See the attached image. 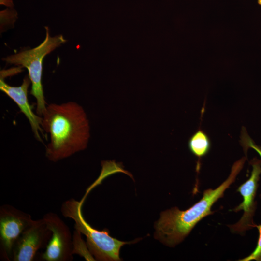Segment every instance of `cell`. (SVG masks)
Wrapping results in <instances>:
<instances>
[{
  "label": "cell",
  "mask_w": 261,
  "mask_h": 261,
  "mask_svg": "<svg viewBox=\"0 0 261 261\" xmlns=\"http://www.w3.org/2000/svg\"><path fill=\"white\" fill-rule=\"evenodd\" d=\"M258 3L261 6V0H257Z\"/></svg>",
  "instance_id": "cell-15"
},
{
  "label": "cell",
  "mask_w": 261,
  "mask_h": 261,
  "mask_svg": "<svg viewBox=\"0 0 261 261\" xmlns=\"http://www.w3.org/2000/svg\"><path fill=\"white\" fill-rule=\"evenodd\" d=\"M83 203L73 198L64 201L61 206V212L65 218L72 219L74 228L86 237V243L89 251L96 261H121L119 251L126 244L135 243L123 242L109 235L107 229L100 231L92 227L84 219L82 213Z\"/></svg>",
  "instance_id": "cell-3"
},
{
  "label": "cell",
  "mask_w": 261,
  "mask_h": 261,
  "mask_svg": "<svg viewBox=\"0 0 261 261\" xmlns=\"http://www.w3.org/2000/svg\"><path fill=\"white\" fill-rule=\"evenodd\" d=\"M0 4H4L9 7L13 6V3L12 0H0Z\"/></svg>",
  "instance_id": "cell-14"
},
{
  "label": "cell",
  "mask_w": 261,
  "mask_h": 261,
  "mask_svg": "<svg viewBox=\"0 0 261 261\" xmlns=\"http://www.w3.org/2000/svg\"><path fill=\"white\" fill-rule=\"evenodd\" d=\"M43 218L52 232V236L42 258L46 261H71L72 235L68 226L56 213L48 212Z\"/></svg>",
  "instance_id": "cell-7"
},
{
  "label": "cell",
  "mask_w": 261,
  "mask_h": 261,
  "mask_svg": "<svg viewBox=\"0 0 261 261\" xmlns=\"http://www.w3.org/2000/svg\"><path fill=\"white\" fill-rule=\"evenodd\" d=\"M250 164L252 167L250 177L237 189L243 200L238 206L230 210L235 213L243 211L242 217L237 223L228 225L233 233L243 234L254 228L256 224L253 217L257 205L255 198L261 174V160L255 157L251 160Z\"/></svg>",
  "instance_id": "cell-5"
},
{
  "label": "cell",
  "mask_w": 261,
  "mask_h": 261,
  "mask_svg": "<svg viewBox=\"0 0 261 261\" xmlns=\"http://www.w3.org/2000/svg\"><path fill=\"white\" fill-rule=\"evenodd\" d=\"M240 143L242 146L245 154L249 148L254 149L260 155L261 160V146L257 145L248 135L246 130H242ZM261 198V194H260Z\"/></svg>",
  "instance_id": "cell-12"
},
{
  "label": "cell",
  "mask_w": 261,
  "mask_h": 261,
  "mask_svg": "<svg viewBox=\"0 0 261 261\" xmlns=\"http://www.w3.org/2000/svg\"><path fill=\"white\" fill-rule=\"evenodd\" d=\"M31 216L9 204L0 207V256L12 260V250L16 239L33 222Z\"/></svg>",
  "instance_id": "cell-6"
},
{
  "label": "cell",
  "mask_w": 261,
  "mask_h": 261,
  "mask_svg": "<svg viewBox=\"0 0 261 261\" xmlns=\"http://www.w3.org/2000/svg\"><path fill=\"white\" fill-rule=\"evenodd\" d=\"M51 236L52 232L43 218L34 220L15 242L12 260L33 261L39 250L46 248Z\"/></svg>",
  "instance_id": "cell-8"
},
{
  "label": "cell",
  "mask_w": 261,
  "mask_h": 261,
  "mask_svg": "<svg viewBox=\"0 0 261 261\" xmlns=\"http://www.w3.org/2000/svg\"><path fill=\"white\" fill-rule=\"evenodd\" d=\"M188 147L190 151L200 159L208 153L211 147V142L207 134L199 129L189 138Z\"/></svg>",
  "instance_id": "cell-10"
},
{
  "label": "cell",
  "mask_w": 261,
  "mask_h": 261,
  "mask_svg": "<svg viewBox=\"0 0 261 261\" xmlns=\"http://www.w3.org/2000/svg\"><path fill=\"white\" fill-rule=\"evenodd\" d=\"M82 234L79 231L75 229L72 234V254H78L87 261L95 260L89 251L86 242L83 239Z\"/></svg>",
  "instance_id": "cell-11"
},
{
  "label": "cell",
  "mask_w": 261,
  "mask_h": 261,
  "mask_svg": "<svg viewBox=\"0 0 261 261\" xmlns=\"http://www.w3.org/2000/svg\"><path fill=\"white\" fill-rule=\"evenodd\" d=\"M45 28L46 31L45 38L38 46L3 58V60L8 63L20 65L27 69L31 83L30 94L36 99V113L40 116L47 105L42 82L43 59L47 55L67 41L62 35L50 36L48 28L45 27Z\"/></svg>",
  "instance_id": "cell-4"
},
{
  "label": "cell",
  "mask_w": 261,
  "mask_h": 261,
  "mask_svg": "<svg viewBox=\"0 0 261 261\" xmlns=\"http://www.w3.org/2000/svg\"><path fill=\"white\" fill-rule=\"evenodd\" d=\"M259 232V237L257 246L254 251L248 256L238 260V261H250L255 260L256 261H261V224L260 225L255 224Z\"/></svg>",
  "instance_id": "cell-13"
},
{
  "label": "cell",
  "mask_w": 261,
  "mask_h": 261,
  "mask_svg": "<svg viewBox=\"0 0 261 261\" xmlns=\"http://www.w3.org/2000/svg\"><path fill=\"white\" fill-rule=\"evenodd\" d=\"M30 84L29 76H26L20 86H12L7 84L0 76V89L17 105L20 111L28 119L35 138L42 142L40 135V133H42L44 131L41 127L42 117L32 111L28 98V88Z\"/></svg>",
  "instance_id": "cell-9"
},
{
  "label": "cell",
  "mask_w": 261,
  "mask_h": 261,
  "mask_svg": "<svg viewBox=\"0 0 261 261\" xmlns=\"http://www.w3.org/2000/svg\"><path fill=\"white\" fill-rule=\"evenodd\" d=\"M246 159L243 157L235 162L226 180L215 189L205 190L201 199L190 208L182 211L174 207L162 212L155 223V238L169 247L183 241L200 221L214 213L211 210L213 204L223 197L226 190L235 181Z\"/></svg>",
  "instance_id": "cell-2"
},
{
  "label": "cell",
  "mask_w": 261,
  "mask_h": 261,
  "mask_svg": "<svg viewBox=\"0 0 261 261\" xmlns=\"http://www.w3.org/2000/svg\"><path fill=\"white\" fill-rule=\"evenodd\" d=\"M41 127L50 141L45 156L53 162L85 150L90 137L88 120L83 108L74 102L47 104Z\"/></svg>",
  "instance_id": "cell-1"
}]
</instances>
